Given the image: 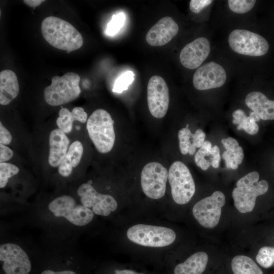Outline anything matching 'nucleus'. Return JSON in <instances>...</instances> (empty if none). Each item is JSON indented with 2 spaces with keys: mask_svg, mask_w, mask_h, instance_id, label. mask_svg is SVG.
I'll list each match as a JSON object with an SVG mask.
<instances>
[{
  "mask_svg": "<svg viewBox=\"0 0 274 274\" xmlns=\"http://www.w3.org/2000/svg\"><path fill=\"white\" fill-rule=\"evenodd\" d=\"M115 274H144L142 273H139L135 271L129 270V269H124V270H115Z\"/></svg>",
  "mask_w": 274,
  "mask_h": 274,
  "instance_id": "nucleus-39",
  "label": "nucleus"
},
{
  "mask_svg": "<svg viewBox=\"0 0 274 274\" xmlns=\"http://www.w3.org/2000/svg\"><path fill=\"white\" fill-rule=\"evenodd\" d=\"M228 43L234 52L248 56H262L269 49L268 43L263 37L245 29H235L231 31Z\"/></svg>",
  "mask_w": 274,
  "mask_h": 274,
  "instance_id": "nucleus-8",
  "label": "nucleus"
},
{
  "mask_svg": "<svg viewBox=\"0 0 274 274\" xmlns=\"http://www.w3.org/2000/svg\"><path fill=\"white\" fill-rule=\"evenodd\" d=\"M44 1L42 0H24L23 2L28 6L35 8L39 6Z\"/></svg>",
  "mask_w": 274,
  "mask_h": 274,
  "instance_id": "nucleus-38",
  "label": "nucleus"
},
{
  "mask_svg": "<svg viewBox=\"0 0 274 274\" xmlns=\"http://www.w3.org/2000/svg\"><path fill=\"white\" fill-rule=\"evenodd\" d=\"M212 2L213 1L211 0H191L189 3V8L192 12L198 13Z\"/></svg>",
  "mask_w": 274,
  "mask_h": 274,
  "instance_id": "nucleus-33",
  "label": "nucleus"
},
{
  "mask_svg": "<svg viewBox=\"0 0 274 274\" xmlns=\"http://www.w3.org/2000/svg\"><path fill=\"white\" fill-rule=\"evenodd\" d=\"M245 103L260 119L274 120V100H269L262 93L253 91L246 97Z\"/></svg>",
  "mask_w": 274,
  "mask_h": 274,
  "instance_id": "nucleus-18",
  "label": "nucleus"
},
{
  "mask_svg": "<svg viewBox=\"0 0 274 274\" xmlns=\"http://www.w3.org/2000/svg\"><path fill=\"white\" fill-rule=\"evenodd\" d=\"M41 31L48 43L67 53L79 49L83 44L79 31L69 22L57 17L45 18L42 22Z\"/></svg>",
  "mask_w": 274,
  "mask_h": 274,
  "instance_id": "nucleus-1",
  "label": "nucleus"
},
{
  "mask_svg": "<svg viewBox=\"0 0 274 274\" xmlns=\"http://www.w3.org/2000/svg\"><path fill=\"white\" fill-rule=\"evenodd\" d=\"M168 180L175 202L179 204L188 203L195 193V185L187 166L181 161L174 162L169 168Z\"/></svg>",
  "mask_w": 274,
  "mask_h": 274,
  "instance_id": "nucleus-7",
  "label": "nucleus"
},
{
  "mask_svg": "<svg viewBox=\"0 0 274 274\" xmlns=\"http://www.w3.org/2000/svg\"><path fill=\"white\" fill-rule=\"evenodd\" d=\"M256 3L255 0H229L228 4L229 9L238 14L246 13L250 11Z\"/></svg>",
  "mask_w": 274,
  "mask_h": 274,
  "instance_id": "nucleus-31",
  "label": "nucleus"
},
{
  "mask_svg": "<svg viewBox=\"0 0 274 274\" xmlns=\"http://www.w3.org/2000/svg\"><path fill=\"white\" fill-rule=\"evenodd\" d=\"M58 115L56 122L59 129L65 133H70L72 130L73 121L75 120L72 112L66 108H61Z\"/></svg>",
  "mask_w": 274,
  "mask_h": 274,
  "instance_id": "nucleus-27",
  "label": "nucleus"
},
{
  "mask_svg": "<svg viewBox=\"0 0 274 274\" xmlns=\"http://www.w3.org/2000/svg\"><path fill=\"white\" fill-rule=\"evenodd\" d=\"M225 203L224 194L220 191H216L211 196L195 204L192 209L193 215L202 226L213 228L219 223L221 209Z\"/></svg>",
  "mask_w": 274,
  "mask_h": 274,
  "instance_id": "nucleus-10",
  "label": "nucleus"
},
{
  "mask_svg": "<svg viewBox=\"0 0 274 274\" xmlns=\"http://www.w3.org/2000/svg\"><path fill=\"white\" fill-rule=\"evenodd\" d=\"M259 179V174L257 172H252L237 182L232 196L235 207L239 212L246 213L252 211L257 197L267 191V182L265 180L258 181Z\"/></svg>",
  "mask_w": 274,
  "mask_h": 274,
  "instance_id": "nucleus-3",
  "label": "nucleus"
},
{
  "mask_svg": "<svg viewBox=\"0 0 274 274\" xmlns=\"http://www.w3.org/2000/svg\"><path fill=\"white\" fill-rule=\"evenodd\" d=\"M257 262L264 268H269L274 263V248L263 247L260 248L256 257Z\"/></svg>",
  "mask_w": 274,
  "mask_h": 274,
  "instance_id": "nucleus-28",
  "label": "nucleus"
},
{
  "mask_svg": "<svg viewBox=\"0 0 274 274\" xmlns=\"http://www.w3.org/2000/svg\"><path fill=\"white\" fill-rule=\"evenodd\" d=\"M41 274H77L74 271L70 270H64L61 271H54L50 269H46L43 271Z\"/></svg>",
  "mask_w": 274,
  "mask_h": 274,
  "instance_id": "nucleus-37",
  "label": "nucleus"
},
{
  "mask_svg": "<svg viewBox=\"0 0 274 274\" xmlns=\"http://www.w3.org/2000/svg\"><path fill=\"white\" fill-rule=\"evenodd\" d=\"M80 78L74 72H68L61 77L55 76L51 84L44 90L46 102L52 106L68 103L77 98L81 93Z\"/></svg>",
  "mask_w": 274,
  "mask_h": 274,
  "instance_id": "nucleus-4",
  "label": "nucleus"
},
{
  "mask_svg": "<svg viewBox=\"0 0 274 274\" xmlns=\"http://www.w3.org/2000/svg\"><path fill=\"white\" fill-rule=\"evenodd\" d=\"M147 101L153 117L161 118L165 116L169 106V89L164 80L159 76H153L149 80Z\"/></svg>",
  "mask_w": 274,
  "mask_h": 274,
  "instance_id": "nucleus-13",
  "label": "nucleus"
},
{
  "mask_svg": "<svg viewBox=\"0 0 274 274\" xmlns=\"http://www.w3.org/2000/svg\"><path fill=\"white\" fill-rule=\"evenodd\" d=\"M226 80V74L223 66L211 61L197 69L193 75V84L196 89L205 90L222 86Z\"/></svg>",
  "mask_w": 274,
  "mask_h": 274,
  "instance_id": "nucleus-14",
  "label": "nucleus"
},
{
  "mask_svg": "<svg viewBox=\"0 0 274 274\" xmlns=\"http://www.w3.org/2000/svg\"><path fill=\"white\" fill-rule=\"evenodd\" d=\"M210 50L209 40L204 37L198 38L182 49L179 57L180 62L187 68H196L206 60Z\"/></svg>",
  "mask_w": 274,
  "mask_h": 274,
  "instance_id": "nucleus-15",
  "label": "nucleus"
},
{
  "mask_svg": "<svg viewBox=\"0 0 274 274\" xmlns=\"http://www.w3.org/2000/svg\"><path fill=\"white\" fill-rule=\"evenodd\" d=\"M83 153L82 143L76 141L69 147L68 151L58 166L59 174L64 177H68L73 171V168L78 165L80 162Z\"/></svg>",
  "mask_w": 274,
  "mask_h": 274,
  "instance_id": "nucleus-24",
  "label": "nucleus"
},
{
  "mask_svg": "<svg viewBox=\"0 0 274 274\" xmlns=\"http://www.w3.org/2000/svg\"><path fill=\"white\" fill-rule=\"evenodd\" d=\"M189 125L178 131L179 147L181 153L183 155L187 153L193 155L196 148H200L203 143L206 134L201 129H197L194 133H192L189 128Z\"/></svg>",
  "mask_w": 274,
  "mask_h": 274,
  "instance_id": "nucleus-19",
  "label": "nucleus"
},
{
  "mask_svg": "<svg viewBox=\"0 0 274 274\" xmlns=\"http://www.w3.org/2000/svg\"><path fill=\"white\" fill-rule=\"evenodd\" d=\"M126 235L132 242L146 247H163L175 241V231L163 226L138 224L130 227Z\"/></svg>",
  "mask_w": 274,
  "mask_h": 274,
  "instance_id": "nucleus-5",
  "label": "nucleus"
},
{
  "mask_svg": "<svg viewBox=\"0 0 274 274\" xmlns=\"http://www.w3.org/2000/svg\"><path fill=\"white\" fill-rule=\"evenodd\" d=\"M13 152L6 145H0V162H5L10 160L13 156Z\"/></svg>",
  "mask_w": 274,
  "mask_h": 274,
  "instance_id": "nucleus-36",
  "label": "nucleus"
},
{
  "mask_svg": "<svg viewBox=\"0 0 274 274\" xmlns=\"http://www.w3.org/2000/svg\"><path fill=\"white\" fill-rule=\"evenodd\" d=\"M71 112L75 120L82 123L86 122L87 114L84 111L83 108L80 107H75Z\"/></svg>",
  "mask_w": 274,
  "mask_h": 274,
  "instance_id": "nucleus-34",
  "label": "nucleus"
},
{
  "mask_svg": "<svg viewBox=\"0 0 274 274\" xmlns=\"http://www.w3.org/2000/svg\"><path fill=\"white\" fill-rule=\"evenodd\" d=\"M114 121L106 110H95L87 120L88 133L96 150L101 153L109 152L115 141Z\"/></svg>",
  "mask_w": 274,
  "mask_h": 274,
  "instance_id": "nucleus-2",
  "label": "nucleus"
},
{
  "mask_svg": "<svg viewBox=\"0 0 274 274\" xmlns=\"http://www.w3.org/2000/svg\"><path fill=\"white\" fill-rule=\"evenodd\" d=\"M221 143L226 149L222 154V158L225 160L226 167L236 169L244 158L243 148L239 146L237 141L231 137L223 139Z\"/></svg>",
  "mask_w": 274,
  "mask_h": 274,
  "instance_id": "nucleus-23",
  "label": "nucleus"
},
{
  "mask_svg": "<svg viewBox=\"0 0 274 274\" xmlns=\"http://www.w3.org/2000/svg\"><path fill=\"white\" fill-rule=\"evenodd\" d=\"M19 86L16 74L10 70L0 73V104L7 105L18 95Z\"/></svg>",
  "mask_w": 274,
  "mask_h": 274,
  "instance_id": "nucleus-20",
  "label": "nucleus"
},
{
  "mask_svg": "<svg viewBox=\"0 0 274 274\" xmlns=\"http://www.w3.org/2000/svg\"><path fill=\"white\" fill-rule=\"evenodd\" d=\"M48 208L54 216L63 217L78 226L88 224L94 217V213L91 209L78 203L74 197L67 195L52 200L49 203Z\"/></svg>",
  "mask_w": 274,
  "mask_h": 274,
  "instance_id": "nucleus-6",
  "label": "nucleus"
},
{
  "mask_svg": "<svg viewBox=\"0 0 274 274\" xmlns=\"http://www.w3.org/2000/svg\"><path fill=\"white\" fill-rule=\"evenodd\" d=\"M0 260L5 274H28L31 270L27 254L19 246L13 243L1 245Z\"/></svg>",
  "mask_w": 274,
  "mask_h": 274,
  "instance_id": "nucleus-12",
  "label": "nucleus"
},
{
  "mask_svg": "<svg viewBox=\"0 0 274 274\" xmlns=\"http://www.w3.org/2000/svg\"><path fill=\"white\" fill-rule=\"evenodd\" d=\"M77 193L82 204L91 209L96 215L107 216L117 208V202L112 196L97 192L88 183L81 185Z\"/></svg>",
  "mask_w": 274,
  "mask_h": 274,
  "instance_id": "nucleus-11",
  "label": "nucleus"
},
{
  "mask_svg": "<svg viewBox=\"0 0 274 274\" xmlns=\"http://www.w3.org/2000/svg\"><path fill=\"white\" fill-rule=\"evenodd\" d=\"M19 168L15 165L6 162L0 163V188H4L9 179L17 174Z\"/></svg>",
  "mask_w": 274,
  "mask_h": 274,
  "instance_id": "nucleus-29",
  "label": "nucleus"
},
{
  "mask_svg": "<svg viewBox=\"0 0 274 274\" xmlns=\"http://www.w3.org/2000/svg\"><path fill=\"white\" fill-rule=\"evenodd\" d=\"M125 20V15L123 12L114 14L107 25V34L113 36L117 33L124 25Z\"/></svg>",
  "mask_w": 274,
  "mask_h": 274,
  "instance_id": "nucleus-32",
  "label": "nucleus"
},
{
  "mask_svg": "<svg viewBox=\"0 0 274 274\" xmlns=\"http://www.w3.org/2000/svg\"><path fill=\"white\" fill-rule=\"evenodd\" d=\"M134 73L127 71L120 76L115 81L113 86V91L117 93H121L127 90L129 85L134 80Z\"/></svg>",
  "mask_w": 274,
  "mask_h": 274,
  "instance_id": "nucleus-30",
  "label": "nucleus"
},
{
  "mask_svg": "<svg viewBox=\"0 0 274 274\" xmlns=\"http://www.w3.org/2000/svg\"><path fill=\"white\" fill-rule=\"evenodd\" d=\"M220 159L219 147L217 145L212 147V144L208 141H204L194 156L196 164L203 170L208 169L211 165L218 168Z\"/></svg>",
  "mask_w": 274,
  "mask_h": 274,
  "instance_id": "nucleus-21",
  "label": "nucleus"
},
{
  "mask_svg": "<svg viewBox=\"0 0 274 274\" xmlns=\"http://www.w3.org/2000/svg\"><path fill=\"white\" fill-rule=\"evenodd\" d=\"M232 117V123L238 125L237 130L243 129L251 135L258 132L259 126L256 122L259 121L260 118L254 112H251L249 116H247L244 111L238 109L233 112Z\"/></svg>",
  "mask_w": 274,
  "mask_h": 274,
  "instance_id": "nucleus-25",
  "label": "nucleus"
},
{
  "mask_svg": "<svg viewBox=\"0 0 274 274\" xmlns=\"http://www.w3.org/2000/svg\"><path fill=\"white\" fill-rule=\"evenodd\" d=\"M168 171L161 163L153 161L146 164L141 174V184L143 191L148 197L158 199L165 192Z\"/></svg>",
  "mask_w": 274,
  "mask_h": 274,
  "instance_id": "nucleus-9",
  "label": "nucleus"
},
{
  "mask_svg": "<svg viewBox=\"0 0 274 274\" xmlns=\"http://www.w3.org/2000/svg\"><path fill=\"white\" fill-rule=\"evenodd\" d=\"M178 30V25L175 20L170 17H164L149 30L146 40L152 46H161L170 42Z\"/></svg>",
  "mask_w": 274,
  "mask_h": 274,
  "instance_id": "nucleus-16",
  "label": "nucleus"
},
{
  "mask_svg": "<svg viewBox=\"0 0 274 274\" xmlns=\"http://www.w3.org/2000/svg\"><path fill=\"white\" fill-rule=\"evenodd\" d=\"M12 135L8 130L0 122V144L9 145L12 141Z\"/></svg>",
  "mask_w": 274,
  "mask_h": 274,
  "instance_id": "nucleus-35",
  "label": "nucleus"
},
{
  "mask_svg": "<svg viewBox=\"0 0 274 274\" xmlns=\"http://www.w3.org/2000/svg\"><path fill=\"white\" fill-rule=\"evenodd\" d=\"M69 144L70 141L65 133L59 128L50 132L48 162L51 166H59L68 151Z\"/></svg>",
  "mask_w": 274,
  "mask_h": 274,
  "instance_id": "nucleus-17",
  "label": "nucleus"
},
{
  "mask_svg": "<svg viewBox=\"0 0 274 274\" xmlns=\"http://www.w3.org/2000/svg\"><path fill=\"white\" fill-rule=\"evenodd\" d=\"M231 268L234 274H263L254 261L245 255H237L231 261Z\"/></svg>",
  "mask_w": 274,
  "mask_h": 274,
  "instance_id": "nucleus-26",
  "label": "nucleus"
},
{
  "mask_svg": "<svg viewBox=\"0 0 274 274\" xmlns=\"http://www.w3.org/2000/svg\"><path fill=\"white\" fill-rule=\"evenodd\" d=\"M208 262V256L206 252H196L184 262L178 264L174 269V274H201L205 270Z\"/></svg>",
  "mask_w": 274,
  "mask_h": 274,
  "instance_id": "nucleus-22",
  "label": "nucleus"
}]
</instances>
